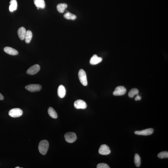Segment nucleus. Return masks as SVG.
<instances>
[{
    "label": "nucleus",
    "instance_id": "423d86ee",
    "mask_svg": "<svg viewBox=\"0 0 168 168\" xmlns=\"http://www.w3.org/2000/svg\"><path fill=\"white\" fill-rule=\"evenodd\" d=\"M126 92V89L123 86H119L117 87L114 91L113 94L116 96H122L125 95Z\"/></svg>",
    "mask_w": 168,
    "mask_h": 168
},
{
    "label": "nucleus",
    "instance_id": "b1692460",
    "mask_svg": "<svg viewBox=\"0 0 168 168\" xmlns=\"http://www.w3.org/2000/svg\"><path fill=\"white\" fill-rule=\"evenodd\" d=\"M97 168H110L108 164L104 163L98 164L97 166Z\"/></svg>",
    "mask_w": 168,
    "mask_h": 168
},
{
    "label": "nucleus",
    "instance_id": "a878e982",
    "mask_svg": "<svg viewBox=\"0 0 168 168\" xmlns=\"http://www.w3.org/2000/svg\"><path fill=\"white\" fill-rule=\"evenodd\" d=\"M4 99V96H3V95L1 94V93H0V100H2Z\"/></svg>",
    "mask_w": 168,
    "mask_h": 168
},
{
    "label": "nucleus",
    "instance_id": "bb28decb",
    "mask_svg": "<svg viewBox=\"0 0 168 168\" xmlns=\"http://www.w3.org/2000/svg\"><path fill=\"white\" fill-rule=\"evenodd\" d=\"M20 167H16L15 168H20Z\"/></svg>",
    "mask_w": 168,
    "mask_h": 168
},
{
    "label": "nucleus",
    "instance_id": "f8f14e48",
    "mask_svg": "<svg viewBox=\"0 0 168 168\" xmlns=\"http://www.w3.org/2000/svg\"><path fill=\"white\" fill-rule=\"evenodd\" d=\"M4 50L5 52L10 55H17L18 54L17 50L11 47H5Z\"/></svg>",
    "mask_w": 168,
    "mask_h": 168
},
{
    "label": "nucleus",
    "instance_id": "412c9836",
    "mask_svg": "<svg viewBox=\"0 0 168 168\" xmlns=\"http://www.w3.org/2000/svg\"><path fill=\"white\" fill-rule=\"evenodd\" d=\"M134 162L135 165L137 167H140L141 161L140 156L138 154H135L134 157Z\"/></svg>",
    "mask_w": 168,
    "mask_h": 168
},
{
    "label": "nucleus",
    "instance_id": "6e6552de",
    "mask_svg": "<svg viewBox=\"0 0 168 168\" xmlns=\"http://www.w3.org/2000/svg\"><path fill=\"white\" fill-rule=\"evenodd\" d=\"M99 153L103 155H108L111 153L109 147L106 145H102L99 149Z\"/></svg>",
    "mask_w": 168,
    "mask_h": 168
},
{
    "label": "nucleus",
    "instance_id": "6ab92c4d",
    "mask_svg": "<svg viewBox=\"0 0 168 168\" xmlns=\"http://www.w3.org/2000/svg\"><path fill=\"white\" fill-rule=\"evenodd\" d=\"M48 114L51 118L54 119H57L58 116L57 112L52 107L49 108L48 109Z\"/></svg>",
    "mask_w": 168,
    "mask_h": 168
},
{
    "label": "nucleus",
    "instance_id": "dca6fc26",
    "mask_svg": "<svg viewBox=\"0 0 168 168\" xmlns=\"http://www.w3.org/2000/svg\"><path fill=\"white\" fill-rule=\"evenodd\" d=\"M11 4L9 7V10L10 11L13 12L16 11L17 8L18 4L16 0H11L10 2Z\"/></svg>",
    "mask_w": 168,
    "mask_h": 168
},
{
    "label": "nucleus",
    "instance_id": "aec40b11",
    "mask_svg": "<svg viewBox=\"0 0 168 168\" xmlns=\"http://www.w3.org/2000/svg\"><path fill=\"white\" fill-rule=\"evenodd\" d=\"M64 17L67 19L74 20L76 18V16L75 15L68 12L65 13L64 14Z\"/></svg>",
    "mask_w": 168,
    "mask_h": 168
},
{
    "label": "nucleus",
    "instance_id": "393cba45",
    "mask_svg": "<svg viewBox=\"0 0 168 168\" xmlns=\"http://www.w3.org/2000/svg\"><path fill=\"white\" fill-rule=\"evenodd\" d=\"M141 99V97L139 94H138L137 95L136 97L135 98V100L136 101H139Z\"/></svg>",
    "mask_w": 168,
    "mask_h": 168
},
{
    "label": "nucleus",
    "instance_id": "7ed1b4c3",
    "mask_svg": "<svg viewBox=\"0 0 168 168\" xmlns=\"http://www.w3.org/2000/svg\"><path fill=\"white\" fill-rule=\"evenodd\" d=\"M78 76L79 80L81 84L84 86H87V77L85 71L83 69H80L79 71Z\"/></svg>",
    "mask_w": 168,
    "mask_h": 168
},
{
    "label": "nucleus",
    "instance_id": "f257e3e1",
    "mask_svg": "<svg viewBox=\"0 0 168 168\" xmlns=\"http://www.w3.org/2000/svg\"><path fill=\"white\" fill-rule=\"evenodd\" d=\"M49 147V142L47 140H44L40 141L39 143L38 150L42 155H45L47 153Z\"/></svg>",
    "mask_w": 168,
    "mask_h": 168
},
{
    "label": "nucleus",
    "instance_id": "a211bd4d",
    "mask_svg": "<svg viewBox=\"0 0 168 168\" xmlns=\"http://www.w3.org/2000/svg\"><path fill=\"white\" fill-rule=\"evenodd\" d=\"M67 7V5L65 3H63V4H60L58 5L57 6V9L59 12L63 13Z\"/></svg>",
    "mask_w": 168,
    "mask_h": 168
},
{
    "label": "nucleus",
    "instance_id": "2eb2a0df",
    "mask_svg": "<svg viewBox=\"0 0 168 168\" xmlns=\"http://www.w3.org/2000/svg\"><path fill=\"white\" fill-rule=\"evenodd\" d=\"M34 3L37 9L39 8L43 9L45 7V3L44 0H34Z\"/></svg>",
    "mask_w": 168,
    "mask_h": 168
},
{
    "label": "nucleus",
    "instance_id": "1a4fd4ad",
    "mask_svg": "<svg viewBox=\"0 0 168 168\" xmlns=\"http://www.w3.org/2000/svg\"><path fill=\"white\" fill-rule=\"evenodd\" d=\"M154 132V129L149 128L141 131H136L135 132V133L138 135L147 136L152 135Z\"/></svg>",
    "mask_w": 168,
    "mask_h": 168
},
{
    "label": "nucleus",
    "instance_id": "f03ea898",
    "mask_svg": "<svg viewBox=\"0 0 168 168\" xmlns=\"http://www.w3.org/2000/svg\"><path fill=\"white\" fill-rule=\"evenodd\" d=\"M22 110L18 108H13L10 110L8 112V114L10 116L13 118H18L22 115Z\"/></svg>",
    "mask_w": 168,
    "mask_h": 168
},
{
    "label": "nucleus",
    "instance_id": "20e7f679",
    "mask_svg": "<svg viewBox=\"0 0 168 168\" xmlns=\"http://www.w3.org/2000/svg\"><path fill=\"white\" fill-rule=\"evenodd\" d=\"M64 138L66 141L69 143H73L77 139L76 134L74 132H69L65 134Z\"/></svg>",
    "mask_w": 168,
    "mask_h": 168
},
{
    "label": "nucleus",
    "instance_id": "0eeeda50",
    "mask_svg": "<svg viewBox=\"0 0 168 168\" xmlns=\"http://www.w3.org/2000/svg\"><path fill=\"white\" fill-rule=\"evenodd\" d=\"M74 107L77 109H85L87 107V105L85 101L82 100H78L75 101L74 103Z\"/></svg>",
    "mask_w": 168,
    "mask_h": 168
},
{
    "label": "nucleus",
    "instance_id": "f3484780",
    "mask_svg": "<svg viewBox=\"0 0 168 168\" xmlns=\"http://www.w3.org/2000/svg\"><path fill=\"white\" fill-rule=\"evenodd\" d=\"M33 37V34L30 30H28L26 31V35L25 37V41L26 43L29 44L30 43Z\"/></svg>",
    "mask_w": 168,
    "mask_h": 168
},
{
    "label": "nucleus",
    "instance_id": "4468645a",
    "mask_svg": "<svg viewBox=\"0 0 168 168\" xmlns=\"http://www.w3.org/2000/svg\"><path fill=\"white\" fill-rule=\"evenodd\" d=\"M66 93V91L65 87L62 85L59 86L58 89V95L60 98H63L65 96Z\"/></svg>",
    "mask_w": 168,
    "mask_h": 168
},
{
    "label": "nucleus",
    "instance_id": "9d476101",
    "mask_svg": "<svg viewBox=\"0 0 168 168\" xmlns=\"http://www.w3.org/2000/svg\"><path fill=\"white\" fill-rule=\"evenodd\" d=\"M40 66L37 64L32 66L27 71L28 74L33 75L36 74L40 70Z\"/></svg>",
    "mask_w": 168,
    "mask_h": 168
},
{
    "label": "nucleus",
    "instance_id": "9b49d317",
    "mask_svg": "<svg viewBox=\"0 0 168 168\" xmlns=\"http://www.w3.org/2000/svg\"><path fill=\"white\" fill-rule=\"evenodd\" d=\"M103 60V59L101 57H99L96 55H93L91 58L90 63L91 65H96L100 63Z\"/></svg>",
    "mask_w": 168,
    "mask_h": 168
},
{
    "label": "nucleus",
    "instance_id": "39448f33",
    "mask_svg": "<svg viewBox=\"0 0 168 168\" xmlns=\"http://www.w3.org/2000/svg\"><path fill=\"white\" fill-rule=\"evenodd\" d=\"M25 89L31 92H37L40 90L42 86L40 84H31L25 86Z\"/></svg>",
    "mask_w": 168,
    "mask_h": 168
},
{
    "label": "nucleus",
    "instance_id": "4be33fe9",
    "mask_svg": "<svg viewBox=\"0 0 168 168\" xmlns=\"http://www.w3.org/2000/svg\"><path fill=\"white\" fill-rule=\"evenodd\" d=\"M139 91L138 89H133L130 90L128 93L129 96L130 98H133L136 95L139 94Z\"/></svg>",
    "mask_w": 168,
    "mask_h": 168
},
{
    "label": "nucleus",
    "instance_id": "ddd939ff",
    "mask_svg": "<svg viewBox=\"0 0 168 168\" xmlns=\"http://www.w3.org/2000/svg\"><path fill=\"white\" fill-rule=\"evenodd\" d=\"M26 30L24 27H20L18 30V34L19 37L22 40L24 39Z\"/></svg>",
    "mask_w": 168,
    "mask_h": 168
},
{
    "label": "nucleus",
    "instance_id": "5701e85b",
    "mask_svg": "<svg viewBox=\"0 0 168 168\" xmlns=\"http://www.w3.org/2000/svg\"><path fill=\"white\" fill-rule=\"evenodd\" d=\"M157 156L161 159L168 158V152L167 151L161 152L158 154Z\"/></svg>",
    "mask_w": 168,
    "mask_h": 168
}]
</instances>
